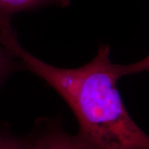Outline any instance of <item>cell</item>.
Listing matches in <instances>:
<instances>
[{"mask_svg":"<svg viewBox=\"0 0 149 149\" xmlns=\"http://www.w3.org/2000/svg\"><path fill=\"white\" fill-rule=\"evenodd\" d=\"M70 2L71 0H0V26L11 24V18L18 13L49 6L66 8Z\"/></svg>","mask_w":149,"mask_h":149,"instance_id":"obj_3","label":"cell"},{"mask_svg":"<svg viewBox=\"0 0 149 149\" xmlns=\"http://www.w3.org/2000/svg\"><path fill=\"white\" fill-rule=\"evenodd\" d=\"M0 149H27L26 141L0 133Z\"/></svg>","mask_w":149,"mask_h":149,"instance_id":"obj_5","label":"cell"},{"mask_svg":"<svg viewBox=\"0 0 149 149\" xmlns=\"http://www.w3.org/2000/svg\"><path fill=\"white\" fill-rule=\"evenodd\" d=\"M37 133L26 141L27 149H94L78 136L66 133L58 123H39Z\"/></svg>","mask_w":149,"mask_h":149,"instance_id":"obj_2","label":"cell"},{"mask_svg":"<svg viewBox=\"0 0 149 149\" xmlns=\"http://www.w3.org/2000/svg\"><path fill=\"white\" fill-rule=\"evenodd\" d=\"M22 68L24 65L22 61L13 57L0 44V84L12 72Z\"/></svg>","mask_w":149,"mask_h":149,"instance_id":"obj_4","label":"cell"},{"mask_svg":"<svg viewBox=\"0 0 149 149\" xmlns=\"http://www.w3.org/2000/svg\"><path fill=\"white\" fill-rule=\"evenodd\" d=\"M1 45L19 59L24 69L46 81L70 108L79 124L77 136L94 149H149L148 135L123 104L117 83L124 76L149 69V57L131 64H113L111 48L102 45L91 61L74 68L46 64L24 50L17 35Z\"/></svg>","mask_w":149,"mask_h":149,"instance_id":"obj_1","label":"cell"}]
</instances>
